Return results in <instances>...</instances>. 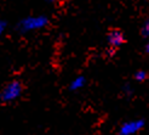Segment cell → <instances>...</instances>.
I'll list each match as a JSON object with an SVG mask.
<instances>
[{
	"label": "cell",
	"instance_id": "6da1fadb",
	"mask_svg": "<svg viewBox=\"0 0 149 135\" xmlns=\"http://www.w3.org/2000/svg\"><path fill=\"white\" fill-rule=\"evenodd\" d=\"M49 17L46 15H31V16H27L24 18L19 20V22L16 26L17 32L21 34H26V33H31V32H36L44 29L45 27H47L49 25Z\"/></svg>",
	"mask_w": 149,
	"mask_h": 135
},
{
	"label": "cell",
	"instance_id": "7a4b0ae2",
	"mask_svg": "<svg viewBox=\"0 0 149 135\" xmlns=\"http://www.w3.org/2000/svg\"><path fill=\"white\" fill-rule=\"evenodd\" d=\"M23 93V85L19 80H12L7 83L0 91V102L10 103L18 100Z\"/></svg>",
	"mask_w": 149,
	"mask_h": 135
},
{
	"label": "cell",
	"instance_id": "3957f363",
	"mask_svg": "<svg viewBox=\"0 0 149 135\" xmlns=\"http://www.w3.org/2000/svg\"><path fill=\"white\" fill-rule=\"evenodd\" d=\"M144 127V121L143 119H132V121H127L121 124L120 129H119V134L120 135H135L138 131H141Z\"/></svg>",
	"mask_w": 149,
	"mask_h": 135
},
{
	"label": "cell",
	"instance_id": "277c9868",
	"mask_svg": "<svg viewBox=\"0 0 149 135\" xmlns=\"http://www.w3.org/2000/svg\"><path fill=\"white\" fill-rule=\"evenodd\" d=\"M107 41L110 48H119L125 43V35L119 29H111L107 35Z\"/></svg>",
	"mask_w": 149,
	"mask_h": 135
},
{
	"label": "cell",
	"instance_id": "5b68a950",
	"mask_svg": "<svg viewBox=\"0 0 149 135\" xmlns=\"http://www.w3.org/2000/svg\"><path fill=\"white\" fill-rule=\"evenodd\" d=\"M86 84V78L84 76H78L75 77L69 84V89L72 90V91H78V90L83 89Z\"/></svg>",
	"mask_w": 149,
	"mask_h": 135
},
{
	"label": "cell",
	"instance_id": "8992f818",
	"mask_svg": "<svg viewBox=\"0 0 149 135\" xmlns=\"http://www.w3.org/2000/svg\"><path fill=\"white\" fill-rule=\"evenodd\" d=\"M141 34H142L143 38H146V39L149 40V18H147L143 22L142 27H141Z\"/></svg>",
	"mask_w": 149,
	"mask_h": 135
},
{
	"label": "cell",
	"instance_id": "52a82bcc",
	"mask_svg": "<svg viewBox=\"0 0 149 135\" xmlns=\"http://www.w3.org/2000/svg\"><path fill=\"white\" fill-rule=\"evenodd\" d=\"M133 77H135V79L137 82H144L148 78V73L146 71H143V70H139V71H137L135 73V76H133Z\"/></svg>",
	"mask_w": 149,
	"mask_h": 135
},
{
	"label": "cell",
	"instance_id": "ba28073f",
	"mask_svg": "<svg viewBox=\"0 0 149 135\" xmlns=\"http://www.w3.org/2000/svg\"><path fill=\"white\" fill-rule=\"evenodd\" d=\"M7 28V22L4 20H0V37H1Z\"/></svg>",
	"mask_w": 149,
	"mask_h": 135
},
{
	"label": "cell",
	"instance_id": "9c48e42d",
	"mask_svg": "<svg viewBox=\"0 0 149 135\" xmlns=\"http://www.w3.org/2000/svg\"><path fill=\"white\" fill-rule=\"evenodd\" d=\"M124 91H125V93H127V94H130V93L132 91L131 88H130V85H125V86H124Z\"/></svg>",
	"mask_w": 149,
	"mask_h": 135
},
{
	"label": "cell",
	"instance_id": "30bf717a",
	"mask_svg": "<svg viewBox=\"0 0 149 135\" xmlns=\"http://www.w3.org/2000/svg\"><path fill=\"white\" fill-rule=\"evenodd\" d=\"M146 52H147V54H149V40H148V43L146 44Z\"/></svg>",
	"mask_w": 149,
	"mask_h": 135
},
{
	"label": "cell",
	"instance_id": "8fae6325",
	"mask_svg": "<svg viewBox=\"0 0 149 135\" xmlns=\"http://www.w3.org/2000/svg\"><path fill=\"white\" fill-rule=\"evenodd\" d=\"M44 1H46V3H49V4H52V3H55L56 0H44Z\"/></svg>",
	"mask_w": 149,
	"mask_h": 135
}]
</instances>
